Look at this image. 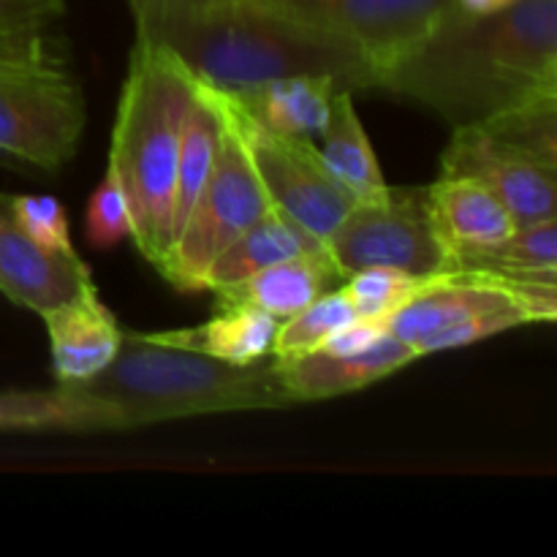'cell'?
Masks as SVG:
<instances>
[{"instance_id":"1","label":"cell","mask_w":557,"mask_h":557,"mask_svg":"<svg viewBox=\"0 0 557 557\" xmlns=\"http://www.w3.org/2000/svg\"><path fill=\"white\" fill-rule=\"evenodd\" d=\"M379 90L433 109L451 128L557 90V0H515L493 14H466L455 3L384 71Z\"/></svg>"},{"instance_id":"2","label":"cell","mask_w":557,"mask_h":557,"mask_svg":"<svg viewBox=\"0 0 557 557\" xmlns=\"http://www.w3.org/2000/svg\"><path fill=\"white\" fill-rule=\"evenodd\" d=\"M136 38L166 47L196 79L218 90L299 74L332 76L348 90H379L381 85V71L362 52L256 0H239L205 16L141 22Z\"/></svg>"},{"instance_id":"3","label":"cell","mask_w":557,"mask_h":557,"mask_svg":"<svg viewBox=\"0 0 557 557\" xmlns=\"http://www.w3.org/2000/svg\"><path fill=\"white\" fill-rule=\"evenodd\" d=\"M69 389L103 408L114 430L150 428L205 413L294 406L272 354L250 364H234L131 332H125L117 354L101 373Z\"/></svg>"},{"instance_id":"4","label":"cell","mask_w":557,"mask_h":557,"mask_svg":"<svg viewBox=\"0 0 557 557\" xmlns=\"http://www.w3.org/2000/svg\"><path fill=\"white\" fill-rule=\"evenodd\" d=\"M188 101V69L161 44L136 38L107 166L117 174L128 199L131 239L156 270L172 245L174 177Z\"/></svg>"},{"instance_id":"5","label":"cell","mask_w":557,"mask_h":557,"mask_svg":"<svg viewBox=\"0 0 557 557\" xmlns=\"http://www.w3.org/2000/svg\"><path fill=\"white\" fill-rule=\"evenodd\" d=\"M207 101L212 103V98L207 96ZM212 109L218 114V150L212 172L183 232L174 239L163 264L158 267V272L177 292H201V281H205V272L212 259L270 210V199H267L264 185L250 163L243 139L215 103Z\"/></svg>"},{"instance_id":"6","label":"cell","mask_w":557,"mask_h":557,"mask_svg":"<svg viewBox=\"0 0 557 557\" xmlns=\"http://www.w3.org/2000/svg\"><path fill=\"white\" fill-rule=\"evenodd\" d=\"M201 85H205L207 96L212 98V103L221 109L223 117L232 123V128L243 139L250 163H253L256 174L264 185L270 207L292 218L310 237L326 243V237L335 232L337 223L348 215L354 199L332 177L313 139L277 134V131L267 128L259 120L250 117L245 109H239L228 92L218 90L207 82H201Z\"/></svg>"},{"instance_id":"7","label":"cell","mask_w":557,"mask_h":557,"mask_svg":"<svg viewBox=\"0 0 557 557\" xmlns=\"http://www.w3.org/2000/svg\"><path fill=\"white\" fill-rule=\"evenodd\" d=\"M85 98L60 54L0 71V150L58 172L79 150Z\"/></svg>"},{"instance_id":"8","label":"cell","mask_w":557,"mask_h":557,"mask_svg":"<svg viewBox=\"0 0 557 557\" xmlns=\"http://www.w3.org/2000/svg\"><path fill=\"white\" fill-rule=\"evenodd\" d=\"M343 277L389 267L417 277L446 270V250L428 210V188H392L384 199L359 201L324 243Z\"/></svg>"},{"instance_id":"9","label":"cell","mask_w":557,"mask_h":557,"mask_svg":"<svg viewBox=\"0 0 557 557\" xmlns=\"http://www.w3.org/2000/svg\"><path fill=\"white\" fill-rule=\"evenodd\" d=\"M264 9L362 52L375 69L395 65L435 30L455 0H256ZM381 87V85H379Z\"/></svg>"},{"instance_id":"10","label":"cell","mask_w":557,"mask_h":557,"mask_svg":"<svg viewBox=\"0 0 557 557\" xmlns=\"http://www.w3.org/2000/svg\"><path fill=\"white\" fill-rule=\"evenodd\" d=\"M441 174L482 183L517 226L557 218V172L495 141L479 123L455 125L441 156Z\"/></svg>"},{"instance_id":"11","label":"cell","mask_w":557,"mask_h":557,"mask_svg":"<svg viewBox=\"0 0 557 557\" xmlns=\"http://www.w3.org/2000/svg\"><path fill=\"white\" fill-rule=\"evenodd\" d=\"M96 286L79 253H58L27 237L0 196V292L20 308L47 315Z\"/></svg>"},{"instance_id":"12","label":"cell","mask_w":557,"mask_h":557,"mask_svg":"<svg viewBox=\"0 0 557 557\" xmlns=\"http://www.w3.org/2000/svg\"><path fill=\"white\" fill-rule=\"evenodd\" d=\"M487 313H520L533 324L515 294L493 277L468 275V272H441L430 277L406 305L395 310L386 321L389 335L411 346L419 357V348L428 337L441 330Z\"/></svg>"},{"instance_id":"13","label":"cell","mask_w":557,"mask_h":557,"mask_svg":"<svg viewBox=\"0 0 557 557\" xmlns=\"http://www.w3.org/2000/svg\"><path fill=\"white\" fill-rule=\"evenodd\" d=\"M417 359L411 346L386 335L359 354H326L315 348L302 357L277 359V368L294 403H313L368 389Z\"/></svg>"},{"instance_id":"14","label":"cell","mask_w":557,"mask_h":557,"mask_svg":"<svg viewBox=\"0 0 557 557\" xmlns=\"http://www.w3.org/2000/svg\"><path fill=\"white\" fill-rule=\"evenodd\" d=\"M41 319L49 332L52 373L63 386L82 384L101 373L125 335L112 310L101 302L96 286L49 310Z\"/></svg>"},{"instance_id":"15","label":"cell","mask_w":557,"mask_h":557,"mask_svg":"<svg viewBox=\"0 0 557 557\" xmlns=\"http://www.w3.org/2000/svg\"><path fill=\"white\" fill-rule=\"evenodd\" d=\"M428 188V210L435 234L449 256L487 248L500 243L517 228L511 212L471 177H446L438 174Z\"/></svg>"},{"instance_id":"16","label":"cell","mask_w":557,"mask_h":557,"mask_svg":"<svg viewBox=\"0 0 557 557\" xmlns=\"http://www.w3.org/2000/svg\"><path fill=\"white\" fill-rule=\"evenodd\" d=\"M343 281L346 277L326 250H308V253L277 261V264L267 267V270L256 272L245 281L232 283V286L218 288L212 294H215L218 308L250 305V308H259L270 313L272 319L283 321L308 308L321 294L341 286Z\"/></svg>"},{"instance_id":"17","label":"cell","mask_w":557,"mask_h":557,"mask_svg":"<svg viewBox=\"0 0 557 557\" xmlns=\"http://www.w3.org/2000/svg\"><path fill=\"white\" fill-rule=\"evenodd\" d=\"M337 90L343 87L332 76L299 74L223 92H228L239 109H245L267 128L277 131V134L315 139L324 134L326 123H330L332 98Z\"/></svg>"},{"instance_id":"18","label":"cell","mask_w":557,"mask_h":557,"mask_svg":"<svg viewBox=\"0 0 557 557\" xmlns=\"http://www.w3.org/2000/svg\"><path fill=\"white\" fill-rule=\"evenodd\" d=\"M308 250H326L324 243L310 237L302 226L283 215L281 210L270 207L259 221L250 223L237 239L226 245L221 253L207 267L201 292H218L223 286L245 281L267 267L277 264L292 256L308 253Z\"/></svg>"},{"instance_id":"19","label":"cell","mask_w":557,"mask_h":557,"mask_svg":"<svg viewBox=\"0 0 557 557\" xmlns=\"http://www.w3.org/2000/svg\"><path fill=\"white\" fill-rule=\"evenodd\" d=\"M321 139V158H324L326 169L332 177L346 188L354 205L359 201H375L384 199L389 194L384 174H381L379 158H375L370 136L364 131L362 117L354 103V90H337L332 98L330 123H326Z\"/></svg>"},{"instance_id":"20","label":"cell","mask_w":557,"mask_h":557,"mask_svg":"<svg viewBox=\"0 0 557 557\" xmlns=\"http://www.w3.org/2000/svg\"><path fill=\"white\" fill-rule=\"evenodd\" d=\"M277 319L250 305H226L218 308L205 324L185 326V330L152 332V337L169 346L188 348L234 364H250L261 357H270L275 341Z\"/></svg>"},{"instance_id":"21","label":"cell","mask_w":557,"mask_h":557,"mask_svg":"<svg viewBox=\"0 0 557 557\" xmlns=\"http://www.w3.org/2000/svg\"><path fill=\"white\" fill-rule=\"evenodd\" d=\"M444 272L495 281H557V218L517 226L500 243L449 256Z\"/></svg>"},{"instance_id":"22","label":"cell","mask_w":557,"mask_h":557,"mask_svg":"<svg viewBox=\"0 0 557 557\" xmlns=\"http://www.w3.org/2000/svg\"><path fill=\"white\" fill-rule=\"evenodd\" d=\"M36 430H63V433H103L114 430L112 417L92 406L87 397L69 386L47 392H0V433H36Z\"/></svg>"},{"instance_id":"23","label":"cell","mask_w":557,"mask_h":557,"mask_svg":"<svg viewBox=\"0 0 557 557\" xmlns=\"http://www.w3.org/2000/svg\"><path fill=\"white\" fill-rule=\"evenodd\" d=\"M190 74V71H188ZM218 150V114L207 101L199 79L190 74V101L183 117V134H180V158L177 177H174V207H172V245L183 232L201 188L212 172ZM169 245V250H172ZM169 256V253H166Z\"/></svg>"},{"instance_id":"24","label":"cell","mask_w":557,"mask_h":557,"mask_svg":"<svg viewBox=\"0 0 557 557\" xmlns=\"http://www.w3.org/2000/svg\"><path fill=\"white\" fill-rule=\"evenodd\" d=\"M479 125L509 150L557 172V90L528 96Z\"/></svg>"},{"instance_id":"25","label":"cell","mask_w":557,"mask_h":557,"mask_svg":"<svg viewBox=\"0 0 557 557\" xmlns=\"http://www.w3.org/2000/svg\"><path fill=\"white\" fill-rule=\"evenodd\" d=\"M357 319L351 299H348L343 283L332 292L321 294L319 299L302 308L299 313L277 321L275 341H272L270 354L275 359H294L302 354L315 351L332 332L346 326L348 321Z\"/></svg>"},{"instance_id":"26","label":"cell","mask_w":557,"mask_h":557,"mask_svg":"<svg viewBox=\"0 0 557 557\" xmlns=\"http://www.w3.org/2000/svg\"><path fill=\"white\" fill-rule=\"evenodd\" d=\"M428 281L430 277L408 275V272L389 270V267H370V270L348 275L343 281V288H346L357 315L389 321V315L400 305H406Z\"/></svg>"},{"instance_id":"27","label":"cell","mask_w":557,"mask_h":557,"mask_svg":"<svg viewBox=\"0 0 557 557\" xmlns=\"http://www.w3.org/2000/svg\"><path fill=\"white\" fill-rule=\"evenodd\" d=\"M85 234L87 243L98 250L114 248L131 237V210L125 190L120 185L117 174L107 166L101 183L92 190L85 212Z\"/></svg>"},{"instance_id":"28","label":"cell","mask_w":557,"mask_h":557,"mask_svg":"<svg viewBox=\"0 0 557 557\" xmlns=\"http://www.w3.org/2000/svg\"><path fill=\"white\" fill-rule=\"evenodd\" d=\"M16 226L38 245L58 253H76L65 207L54 196H5Z\"/></svg>"},{"instance_id":"29","label":"cell","mask_w":557,"mask_h":557,"mask_svg":"<svg viewBox=\"0 0 557 557\" xmlns=\"http://www.w3.org/2000/svg\"><path fill=\"white\" fill-rule=\"evenodd\" d=\"M63 11L65 0H0V30H44Z\"/></svg>"},{"instance_id":"30","label":"cell","mask_w":557,"mask_h":557,"mask_svg":"<svg viewBox=\"0 0 557 557\" xmlns=\"http://www.w3.org/2000/svg\"><path fill=\"white\" fill-rule=\"evenodd\" d=\"M54 52L44 30H0V71L41 63Z\"/></svg>"},{"instance_id":"31","label":"cell","mask_w":557,"mask_h":557,"mask_svg":"<svg viewBox=\"0 0 557 557\" xmlns=\"http://www.w3.org/2000/svg\"><path fill=\"white\" fill-rule=\"evenodd\" d=\"M237 3L239 0H128L136 25L152 20H172V16H205Z\"/></svg>"},{"instance_id":"32","label":"cell","mask_w":557,"mask_h":557,"mask_svg":"<svg viewBox=\"0 0 557 557\" xmlns=\"http://www.w3.org/2000/svg\"><path fill=\"white\" fill-rule=\"evenodd\" d=\"M386 335H389V326H386L384 319H362V315H357L346 326L332 332L319 348L326 354H359L364 348L375 346Z\"/></svg>"},{"instance_id":"33","label":"cell","mask_w":557,"mask_h":557,"mask_svg":"<svg viewBox=\"0 0 557 557\" xmlns=\"http://www.w3.org/2000/svg\"><path fill=\"white\" fill-rule=\"evenodd\" d=\"M457 9H462L466 14H493V11L506 9L515 0H455Z\"/></svg>"}]
</instances>
